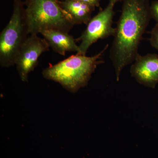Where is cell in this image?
<instances>
[{
  "label": "cell",
  "instance_id": "6da1fadb",
  "mask_svg": "<svg viewBox=\"0 0 158 158\" xmlns=\"http://www.w3.org/2000/svg\"><path fill=\"white\" fill-rule=\"evenodd\" d=\"M110 50V60L118 81L125 67L135 61L143 34L152 18L149 0H123Z\"/></svg>",
  "mask_w": 158,
  "mask_h": 158
},
{
  "label": "cell",
  "instance_id": "7a4b0ae2",
  "mask_svg": "<svg viewBox=\"0 0 158 158\" xmlns=\"http://www.w3.org/2000/svg\"><path fill=\"white\" fill-rule=\"evenodd\" d=\"M109 47L106 44L100 52L92 56L78 54L72 55L44 69L43 76L59 83L71 92H76L87 85L97 66L103 63L102 58Z\"/></svg>",
  "mask_w": 158,
  "mask_h": 158
},
{
  "label": "cell",
  "instance_id": "3957f363",
  "mask_svg": "<svg viewBox=\"0 0 158 158\" xmlns=\"http://www.w3.org/2000/svg\"><path fill=\"white\" fill-rule=\"evenodd\" d=\"M24 4L28 34L37 35L49 29L69 32L74 26L59 0H26Z\"/></svg>",
  "mask_w": 158,
  "mask_h": 158
},
{
  "label": "cell",
  "instance_id": "277c9868",
  "mask_svg": "<svg viewBox=\"0 0 158 158\" xmlns=\"http://www.w3.org/2000/svg\"><path fill=\"white\" fill-rule=\"evenodd\" d=\"M13 1L12 15L0 34V64L3 67L15 65L18 54L29 35L24 14V2L22 0Z\"/></svg>",
  "mask_w": 158,
  "mask_h": 158
},
{
  "label": "cell",
  "instance_id": "5b68a950",
  "mask_svg": "<svg viewBox=\"0 0 158 158\" xmlns=\"http://www.w3.org/2000/svg\"><path fill=\"white\" fill-rule=\"evenodd\" d=\"M120 0H109L104 9L91 18L87 27L76 41H81L79 45L80 55H86L88 49L101 39L114 36L116 28L113 27L114 8Z\"/></svg>",
  "mask_w": 158,
  "mask_h": 158
},
{
  "label": "cell",
  "instance_id": "8992f818",
  "mask_svg": "<svg viewBox=\"0 0 158 158\" xmlns=\"http://www.w3.org/2000/svg\"><path fill=\"white\" fill-rule=\"evenodd\" d=\"M50 46L44 38L37 34L30 35L23 44L15 61L20 78L27 81L29 73L34 70L43 53L49 51Z\"/></svg>",
  "mask_w": 158,
  "mask_h": 158
},
{
  "label": "cell",
  "instance_id": "52a82bcc",
  "mask_svg": "<svg viewBox=\"0 0 158 158\" xmlns=\"http://www.w3.org/2000/svg\"><path fill=\"white\" fill-rule=\"evenodd\" d=\"M130 69L131 76L141 85L152 88L158 84V55H137Z\"/></svg>",
  "mask_w": 158,
  "mask_h": 158
},
{
  "label": "cell",
  "instance_id": "ba28073f",
  "mask_svg": "<svg viewBox=\"0 0 158 158\" xmlns=\"http://www.w3.org/2000/svg\"><path fill=\"white\" fill-rule=\"evenodd\" d=\"M48 43L50 47L57 53L65 56L68 52H80L79 46L77 45L76 40L66 31L49 29L40 33Z\"/></svg>",
  "mask_w": 158,
  "mask_h": 158
},
{
  "label": "cell",
  "instance_id": "9c48e42d",
  "mask_svg": "<svg viewBox=\"0 0 158 158\" xmlns=\"http://www.w3.org/2000/svg\"><path fill=\"white\" fill-rule=\"evenodd\" d=\"M59 3L62 9L69 15L74 25L88 24L92 18V12L95 9L77 0H59Z\"/></svg>",
  "mask_w": 158,
  "mask_h": 158
},
{
  "label": "cell",
  "instance_id": "30bf717a",
  "mask_svg": "<svg viewBox=\"0 0 158 158\" xmlns=\"http://www.w3.org/2000/svg\"><path fill=\"white\" fill-rule=\"evenodd\" d=\"M149 42L151 45L158 51V24L154 26L150 33Z\"/></svg>",
  "mask_w": 158,
  "mask_h": 158
},
{
  "label": "cell",
  "instance_id": "8fae6325",
  "mask_svg": "<svg viewBox=\"0 0 158 158\" xmlns=\"http://www.w3.org/2000/svg\"><path fill=\"white\" fill-rule=\"evenodd\" d=\"M150 14L152 18L158 24V1H154L150 4Z\"/></svg>",
  "mask_w": 158,
  "mask_h": 158
},
{
  "label": "cell",
  "instance_id": "7c38bea8",
  "mask_svg": "<svg viewBox=\"0 0 158 158\" xmlns=\"http://www.w3.org/2000/svg\"><path fill=\"white\" fill-rule=\"evenodd\" d=\"M77 1L85 3L95 8L96 7H99L100 5L101 0H77Z\"/></svg>",
  "mask_w": 158,
  "mask_h": 158
},
{
  "label": "cell",
  "instance_id": "4fadbf2b",
  "mask_svg": "<svg viewBox=\"0 0 158 158\" xmlns=\"http://www.w3.org/2000/svg\"><path fill=\"white\" fill-rule=\"evenodd\" d=\"M62 1H65V0H62Z\"/></svg>",
  "mask_w": 158,
  "mask_h": 158
}]
</instances>
